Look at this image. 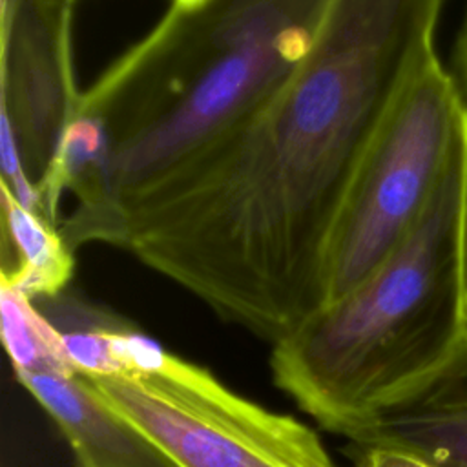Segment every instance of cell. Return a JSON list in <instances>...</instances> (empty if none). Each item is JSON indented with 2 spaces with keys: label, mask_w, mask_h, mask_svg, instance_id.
<instances>
[{
  "label": "cell",
  "mask_w": 467,
  "mask_h": 467,
  "mask_svg": "<svg viewBox=\"0 0 467 467\" xmlns=\"http://www.w3.org/2000/svg\"><path fill=\"white\" fill-rule=\"evenodd\" d=\"M73 0H2L0 111L38 188L82 91L73 75Z\"/></svg>",
  "instance_id": "8992f818"
},
{
  "label": "cell",
  "mask_w": 467,
  "mask_h": 467,
  "mask_svg": "<svg viewBox=\"0 0 467 467\" xmlns=\"http://www.w3.org/2000/svg\"><path fill=\"white\" fill-rule=\"evenodd\" d=\"M2 341L15 374H77L57 327L36 301L0 281Z\"/></svg>",
  "instance_id": "8fae6325"
},
{
  "label": "cell",
  "mask_w": 467,
  "mask_h": 467,
  "mask_svg": "<svg viewBox=\"0 0 467 467\" xmlns=\"http://www.w3.org/2000/svg\"><path fill=\"white\" fill-rule=\"evenodd\" d=\"M199 2H202V0H173V4H179V5H193Z\"/></svg>",
  "instance_id": "9a60e30c"
},
{
  "label": "cell",
  "mask_w": 467,
  "mask_h": 467,
  "mask_svg": "<svg viewBox=\"0 0 467 467\" xmlns=\"http://www.w3.org/2000/svg\"><path fill=\"white\" fill-rule=\"evenodd\" d=\"M62 294L42 301L49 312L44 314L60 332L73 370L82 376L122 374L124 336L131 325Z\"/></svg>",
  "instance_id": "30bf717a"
},
{
  "label": "cell",
  "mask_w": 467,
  "mask_h": 467,
  "mask_svg": "<svg viewBox=\"0 0 467 467\" xmlns=\"http://www.w3.org/2000/svg\"><path fill=\"white\" fill-rule=\"evenodd\" d=\"M53 418L75 467H181L144 431L113 409L82 374H15Z\"/></svg>",
  "instance_id": "ba28073f"
},
{
  "label": "cell",
  "mask_w": 467,
  "mask_h": 467,
  "mask_svg": "<svg viewBox=\"0 0 467 467\" xmlns=\"http://www.w3.org/2000/svg\"><path fill=\"white\" fill-rule=\"evenodd\" d=\"M2 186V272L0 281L33 301L53 299L64 292L75 272L73 248L58 226L24 208Z\"/></svg>",
  "instance_id": "9c48e42d"
},
{
  "label": "cell",
  "mask_w": 467,
  "mask_h": 467,
  "mask_svg": "<svg viewBox=\"0 0 467 467\" xmlns=\"http://www.w3.org/2000/svg\"><path fill=\"white\" fill-rule=\"evenodd\" d=\"M73 2H75V0H73Z\"/></svg>",
  "instance_id": "2e32d148"
},
{
  "label": "cell",
  "mask_w": 467,
  "mask_h": 467,
  "mask_svg": "<svg viewBox=\"0 0 467 467\" xmlns=\"http://www.w3.org/2000/svg\"><path fill=\"white\" fill-rule=\"evenodd\" d=\"M181 467H336L319 436L133 332L126 372L84 376Z\"/></svg>",
  "instance_id": "5b68a950"
},
{
  "label": "cell",
  "mask_w": 467,
  "mask_h": 467,
  "mask_svg": "<svg viewBox=\"0 0 467 467\" xmlns=\"http://www.w3.org/2000/svg\"><path fill=\"white\" fill-rule=\"evenodd\" d=\"M348 440L356 447L407 451L436 467H467V339Z\"/></svg>",
  "instance_id": "52a82bcc"
},
{
  "label": "cell",
  "mask_w": 467,
  "mask_h": 467,
  "mask_svg": "<svg viewBox=\"0 0 467 467\" xmlns=\"http://www.w3.org/2000/svg\"><path fill=\"white\" fill-rule=\"evenodd\" d=\"M332 0L171 4L80 95L109 139L97 201L60 221L77 250L117 246L126 212L237 130L297 67Z\"/></svg>",
  "instance_id": "7a4b0ae2"
},
{
  "label": "cell",
  "mask_w": 467,
  "mask_h": 467,
  "mask_svg": "<svg viewBox=\"0 0 467 467\" xmlns=\"http://www.w3.org/2000/svg\"><path fill=\"white\" fill-rule=\"evenodd\" d=\"M462 161L463 146L414 230L367 281L274 343L275 385L321 427L350 438L465 341L456 279Z\"/></svg>",
  "instance_id": "3957f363"
},
{
  "label": "cell",
  "mask_w": 467,
  "mask_h": 467,
  "mask_svg": "<svg viewBox=\"0 0 467 467\" xmlns=\"http://www.w3.org/2000/svg\"><path fill=\"white\" fill-rule=\"evenodd\" d=\"M452 77L467 102V11L452 46Z\"/></svg>",
  "instance_id": "5bb4252c"
},
{
  "label": "cell",
  "mask_w": 467,
  "mask_h": 467,
  "mask_svg": "<svg viewBox=\"0 0 467 467\" xmlns=\"http://www.w3.org/2000/svg\"><path fill=\"white\" fill-rule=\"evenodd\" d=\"M443 0H332L314 46L230 135L140 197L119 248L272 343L327 299L348 184L436 53Z\"/></svg>",
  "instance_id": "6da1fadb"
},
{
  "label": "cell",
  "mask_w": 467,
  "mask_h": 467,
  "mask_svg": "<svg viewBox=\"0 0 467 467\" xmlns=\"http://www.w3.org/2000/svg\"><path fill=\"white\" fill-rule=\"evenodd\" d=\"M465 124L467 102L434 53L392 100L348 184L327 254L325 305L367 281L414 230L462 151Z\"/></svg>",
  "instance_id": "277c9868"
},
{
  "label": "cell",
  "mask_w": 467,
  "mask_h": 467,
  "mask_svg": "<svg viewBox=\"0 0 467 467\" xmlns=\"http://www.w3.org/2000/svg\"><path fill=\"white\" fill-rule=\"evenodd\" d=\"M359 467H436L427 460L390 447H356Z\"/></svg>",
  "instance_id": "4fadbf2b"
},
{
  "label": "cell",
  "mask_w": 467,
  "mask_h": 467,
  "mask_svg": "<svg viewBox=\"0 0 467 467\" xmlns=\"http://www.w3.org/2000/svg\"><path fill=\"white\" fill-rule=\"evenodd\" d=\"M456 279H458L460 321H462L463 336L467 339V124H465L462 181H460L458 212H456Z\"/></svg>",
  "instance_id": "7c38bea8"
}]
</instances>
